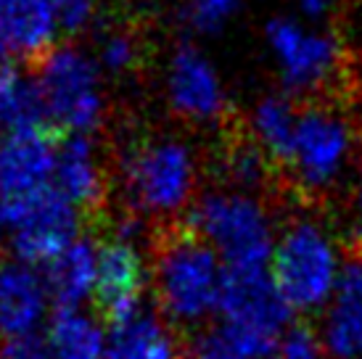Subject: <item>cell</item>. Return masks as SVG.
I'll list each match as a JSON object with an SVG mask.
<instances>
[{
	"mask_svg": "<svg viewBox=\"0 0 362 359\" xmlns=\"http://www.w3.org/2000/svg\"><path fill=\"white\" fill-rule=\"evenodd\" d=\"M117 180L127 211L143 220H172L199 199V151L177 132L146 135L122 151Z\"/></svg>",
	"mask_w": 362,
	"mask_h": 359,
	"instance_id": "1",
	"label": "cell"
},
{
	"mask_svg": "<svg viewBox=\"0 0 362 359\" xmlns=\"http://www.w3.org/2000/svg\"><path fill=\"white\" fill-rule=\"evenodd\" d=\"M228 267L199 235L172 233L156 246L151 288L156 307L172 325L202 328L220 314Z\"/></svg>",
	"mask_w": 362,
	"mask_h": 359,
	"instance_id": "2",
	"label": "cell"
},
{
	"mask_svg": "<svg viewBox=\"0 0 362 359\" xmlns=\"http://www.w3.org/2000/svg\"><path fill=\"white\" fill-rule=\"evenodd\" d=\"M188 230L220 254L228 269L270 267L275 220L259 193L228 185L202 193L188 209Z\"/></svg>",
	"mask_w": 362,
	"mask_h": 359,
	"instance_id": "3",
	"label": "cell"
},
{
	"mask_svg": "<svg viewBox=\"0 0 362 359\" xmlns=\"http://www.w3.org/2000/svg\"><path fill=\"white\" fill-rule=\"evenodd\" d=\"M344 264L346 259L331 228L315 214H299L278 233L270 272L288 307L310 314L325 310L341 280Z\"/></svg>",
	"mask_w": 362,
	"mask_h": 359,
	"instance_id": "4",
	"label": "cell"
},
{
	"mask_svg": "<svg viewBox=\"0 0 362 359\" xmlns=\"http://www.w3.org/2000/svg\"><path fill=\"white\" fill-rule=\"evenodd\" d=\"M35 80L40 88L45 122L64 135H95L109 114L103 69L93 50L77 42H59L37 59Z\"/></svg>",
	"mask_w": 362,
	"mask_h": 359,
	"instance_id": "5",
	"label": "cell"
},
{
	"mask_svg": "<svg viewBox=\"0 0 362 359\" xmlns=\"http://www.w3.org/2000/svg\"><path fill=\"white\" fill-rule=\"evenodd\" d=\"M357 124L331 103L304 106L283 167L307 196H325L341 185L357 159Z\"/></svg>",
	"mask_w": 362,
	"mask_h": 359,
	"instance_id": "6",
	"label": "cell"
},
{
	"mask_svg": "<svg viewBox=\"0 0 362 359\" xmlns=\"http://www.w3.org/2000/svg\"><path fill=\"white\" fill-rule=\"evenodd\" d=\"M264 48L281 88L293 98H317L341 74V40L322 24L293 13L272 16L264 24Z\"/></svg>",
	"mask_w": 362,
	"mask_h": 359,
	"instance_id": "7",
	"label": "cell"
},
{
	"mask_svg": "<svg viewBox=\"0 0 362 359\" xmlns=\"http://www.w3.org/2000/svg\"><path fill=\"white\" fill-rule=\"evenodd\" d=\"M161 95L172 117L191 127H217L230 114V88L196 42H177L161 66Z\"/></svg>",
	"mask_w": 362,
	"mask_h": 359,
	"instance_id": "8",
	"label": "cell"
},
{
	"mask_svg": "<svg viewBox=\"0 0 362 359\" xmlns=\"http://www.w3.org/2000/svg\"><path fill=\"white\" fill-rule=\"evenodd\" d=\"M8 246L19 261L48 264L80 238V211L59 190L45 188L13 204H3Z\"/></svg>",
	"mask_w": 362,
	"mask_h": 359,
	"instance_id": "9",
	"label": "cell"
},
{
	"mask_svg": "<svg viewBox=\"0 0 362 359\" xmlns=\"http://www.w3.org/2000/svg\"><path fill=\"white\" fill-rule=\"evenodd\" d=\"M59 143L45 127L6 132L0 140V204H13L53 185Z\"/></svg>",
	"mask_w": 362,
	"mask_h": 359,
	"instance_id": "10",
	"label": "cell"
},
{
	"mask_svg": "<svg viewBox=\"0 0 362 359\" xmlns=\"http://www.w3.org/2000/svg\"><path fill=\"white\" fill-rule=\"evenodd\" d=\"M220 314L238 319L270 339H281L283 330L291 325L293 310L275 286L270 267H252L228 269Z\"/></svg>",
	"mask_w": 362,
	"mask_h": 359,
	"instance_id": "11",
	"label": "cell"
},
{
	"mask_svg": "<svg viewBox=\"0 0 362 359\" xmlns=\"http://www.w3.org/2000/svg\"><path fill=\"white\" fill-rule=\"evenodd\" d=\"M106 359H185V346L170 319L141 301L132 310L111 314Z\"/></svg>",
	"mask_w": 362,
	"mask_h": 359,
	"instance_id": "12",
	"label": "cell"
},
{
	"mask_svg": "<svg viewBox=\"0 0 362 359\" xmlns=\"http://www.w3.org/2000/svg\"><path fill=\"white\" fill-rule=\"evenodd\" d=\"M148 280H151V267L138 240L111 235L98 246L95 299L109 314H119L138 307Z\"/></svg>",
	"mask_w": 362,
	"mask_h": 359,
	"instance_id": "13",
	"label": "cell"
},
{
	"mask_svg": "<svg viewBox=\"0 0 362 359\" xmlns=\"http://www.w3.org/2000/svg\"><path fill=\"white\" fill-rule=\"evenodd\" d=\"M53 188L82 211L103 204L109 190V170L93 135H66L59 143Z\"/></svg>",
	"mask_w": 362,
	"mask_h": 359,
	"instance_id": "14",
	"label": "cell"
},
{
	"mask_svg": "<svg viewBox=\"0 0 362 359\" xmlns=\"http://www.w3.org/2000/svg\"><path fill=\"white\" fill-rule=\"evenodd\" d=\"M317 333L331 359H362V254L349 257L344 264Z\"/></svg>",
	"mask_w": 362,
	"mask_h": 359,
	"instance_id": "15",
	"label": "cell"
},
{
	"mask_svg": "<svg viewBox=\"0 0 362 359\" xmlns=\"http://www.w3.org/2000/svg\"><path fill=\"white\" fill-rule=\"evenodd\" d=\"M53 296L45 275H37L35 264L13 261L0 272V333L27 336L37 333L48 319Z\"/></svg>",
	"mask_w": 362,
	"mask_h": 359,
	"instance_id": "16",
	"label": "cell"
},
{
	"mask_svg": "<svg viewBox=\"0 0 362 359\" xmlns=\"http://www.w3.org/2000/svg\"><path fill=\"white\" fill-rule=\"evenodd\" d=\"M64 35L51 0H0V42L13 59H42Z\"/></svg>",
	"mask_w": 362,
	"mask_h": 359,
	"instance_id": "17",
	"label": "cell"
},
{
	"mask_svg": "<svg viewBox=\"0 0 362 359\" xmlns=\"http://www.w3.org/2000/svg\"><path fill=\"white\" fill-rule=\"evenodd\" d=\"M45 283L59 307H82L98 286V243L77 238L45 264Z\"/></svg>",
	"mask_w": 362,
	"mask_h": 359,
	"instance_id": "18",
	"label": "cell"
},
{
	"mask_svg": "<svg viewBox=\"0 0 362 359\" xmlns=\"http://www.w3.org/2000/svg\"><path fill=\"white\" fill-rule=\"evenodd\" d=\"M299 114L302 109L296 106V98L286 90L264 93L254 100L246 114V135L267 159L283 164L291 151Z\"/></svg>",
	"mask_w": 362,
	"mask_h": 359,
	"instance_id": "19",
	"label": "cell"
},
{
	"mask_svg": "<svg viewBox=\"0 0 362 359\" xmlns=\"http://www.w3.org/2000/svg\"><path fill=\"white\" fill-rule=\"evenodd\" d=\"M275 341L238 319L217 314L196 328L185 343V359H264Z\"/></svg>",
	"mask_w": 362,
	"mask_h": 359,
	"instance_id": "20",
	"label": "cell"
},
{
	"mask_svg": "<svg viewBox=\"0 0 362 359\" xmlns=\"http://www.w3.org/2000/svg\"><path fill=\"white\" fill-rule=\"evenodd\" d=\"M45 339L53 359H106V328L82 307H59Z\"/></svg>",
	"mask_w": 362,
	"mask_h": 359,
	"instance_id": "21",
	"label": "cell"
},
{
	"mask_svg": "<svg viewBox=\"0 0 362 359\" xmlns=\"http://www.w3.org/2000/svg\"><path fill=\"white\" fill-rule=\"evenodd\" d=\"M45 124V106L35 74L0 66V127L13 132Z\"/></svg>",
	"mask_w": 362,
	"mask_h": 359,
	"instance_id": "22",
	"label": "cell"
},
{
	"mask_svg": "<svg viewBox=\"0 0 362 359\" xmlns=\"http://www.w3.org/2000/svg\"><path fill=\"white\" fill-rule=\"evenodd\" d=\"M220 175L222 185H228V188L262 193L264 185L270 182L272 161L246 138L243 143H235L230 148H225L220 159Z\"/></svg>",
	"mask_w": 362,
	"mask_h": 359,
	"instance_id": "23",
	"label": "cell"
},
{
	"mask_svg": "<svg viewBox=\"0 0 362 359\" xmlns=\"http://www.w3.org/2000/svg\"><path fill=\"white\" fill-rule=\"evenodd\" d=\"M93 56H95L106 77H127L138 69L143 48L138 35L127 27H106L95 37Z\"/></svg>",
	"mask_w": 362,
	"mask_h": 359,
	"instance_id": "24",
	"label": "cell"
},
{
	"mask_svg": "<svg viewBox=\"0 0 362 359\" xmlns=\"http://www.w3.org/2000/svg\"><path fill=\"white\" fill-rule=\"evenodd\" d=\"M182 21L199 35H214L225 30L249 0H177Z\"/></svg>",
	"mask_w": 362,
	"mask_h": 359,
	"instance_id": "25",
	"label": "cell"
},
{
	"mask_svg": "<svg viewBox=\"0 0 362 359\" xmlns=\"http://www.w3.org/2000/svg\"><path fill=\"white\" fill-rule=\"evenodd\" d=\"M264 359H328V351L322 346L320 333L304 325H288Z\"/></svg>",
	"mask_w": 362,
	"mask_h": 359,
	"instance_id": "26",
	"label": "cell"
},
{
	"mask_svg": "<svg viewBox=\"0 0 362 359\" xmlns=\"http://www.w3.org/2000/svg\"><path fill=\"white\" fill-rule=\"evenodd\" d=\"M64 35H80L95 21V0H51Z\"/></svg>",
	"mask_w": 362,
	"mask_h": 359,
	"instance_id": "27",
	"label": "cell"
},
{
	"mask_svg": "<svg viewBox=\"0 0 362 359\" xmlns=\"http://www.w3.org/2000/svg\"><path fill=\"white\" fill-rule=\"evenodd\" d=\"M0 359H53L45 336H3L0 339Z\"/></svg>",
	"mask_w": 362,
	"mask_h": 359,
	"instance_id": "28",
	"label": "cell"
},
{
	"mask_svg": "<svg viewBox=\"0 0 362 359\" xmlns=\"http://www.w3.org/2000/svg\"><path fill=\"white\" fill-rule=\"evenodd\" d=\"M293 16L310 24H325L333 11V0H291Z\"/></svg>",
	"mask_w": 362,
	"mask_h": 359,
	"instance_id": "29",
	"label": "cell"
},
{
	"mask_svg": "<svg viewBox=\"0 0 362 359\" xmlns=\"http://www.w3.org/2000/svg\"><path fill=\"white\" fill-rule=\"evenodd\" d=\"M352 209H354V222H357V230H360V235H362V164H360V170H357V177H354Z\"/></svg>",
	"mask_w": 362,
	"mask_h": 359,
	"instance_id": "30",
	"label": "cell"
},
{
	"mask_svg": "<svg viewBox=\"0 0 362 359\" xmlns=\"http://www.w3.org/2000/svg\"><path fill=\"white\" fill-rule=\"evenodd\" d=\"M0 66H11V56L3 42H0Z\"/></svg>",
	"mask_w": 362,
	"mask_h": 359,
	"instance_id": "31",
	"label": "cell"
},
{
	"mask_svg": "<svg viewBox=\"0 0 362 359\" xmlns=\"http://www.w3.org/2000/svg\"><path fill=\"white\" fill-rule=\"evenodd\" d=\"M6 235V211H3V204H0V238Z\"/></svg>",
	"mask_w": 362,
	"mask_h": 359,
	"instance_id": "32",
	"label": "cell"
},
{
	"mask_svg": "<svg viewBox=\"0 0 362 359\" xmlns=\"http://www.w3.org/2000/svg\"><path fill=\"white\" fill-rule=\"evenodd\" d=\"M360 119H362V106H360Z\"/></svg>",
	"mask_w": 362,
	"mask_h": 359,
	"instance_id": "33",
	"label": "cell"
},
{
	"mask_svg": "<svg viewBox=\"0 0 362 359\" xmlns=\"http://www.w3.org/2000/svg\"><path fill=\"white\" fill-rule=\"evenodd\" d=\"M0 272H3V267H0Z\"/></svg>",
	"mask_w": 362,
	"mask_h": 359,
	"instance_id": "34",
	"label": "cell"
}]
</instances>
